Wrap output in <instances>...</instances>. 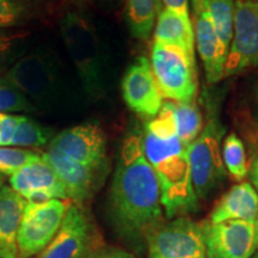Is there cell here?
<instances>
[{
    "mask_svg": "<svg viewBox=\"0 0 258 258\" xmlns=\"http://www.w3.org/2000/svg\"><path fill=\"white\" fill-rule=\"evenodd\" d=\"M192 8L205 10L212 19L219 38L226 49H230L233 38L234 8L233 0H191Z\"/></svg>",
    "mask_w": 258,
    "mask_h": 258,
    "instance_id": "cell-20",
    "label": "cell"
},
{
    "mask_svg": "<svg viewBox=\"0 0 258 258\" xmlns=\"http://www.w3.org/2000/svg\"><path fill=\"white\" fill-rule=\"evenodd\" d=\"M27 202L11 186L0 190V258H19L18 232Z\"/></svg>",
    "mask_w": 258,
    "mask_h": 258,
    "instance_id": "cell-18",
    "label": "cell"
},
{
    "mask_svg": "<svg viewBox=\"0 0 258 258\" xmlns=\"http://www.w3.org/2000/svg\"><path fill=\"white\" fill-rule=\"evenodd\" d=\"M258 218V192L249 182H240L222 195L214 206L209 222L219 224L227 220L256 222Z\"/></svg>",
    "mask_w": 258,
    "mask_h": 258,
    "instance_id": "cell-17",
    "label": "cell"
},
{
    "mask_svg": "<svg viewBox=\"0 0 258 258\" xmlns=\"http://www.w3.org/2000/svg\"><path fill=\"white\" fill-rule=\"evenodd\" d=\"M249 176L251 184L253 185V188L256 189V191L258 192V156L254 158L252 164H251L249 169Z\"/></svg>",
    "mask_w": 258,
    "mask_h": 258,
    "instance_id": "cell-32",
    "label": "cell"
},
{
    "mask_svg": "<svg viewBox=\"0 0 258 258\" xmlns=\"http://www.w3.org/2000/svg\"><path fill=\"white\" fill-rule=\"evenodd\" d=\"M192 10L195 44L201 56L206 79L209 84H215L225 77L228 50L219 38L207 12L199 8Z\"/></svg>",
    "mask_w": 258,
    "mask_h": 258,
    "instance_id": "cell-15",
    "label": "cell"
},
{
    "mask_svg": "<svg viewBox=\"0 0 258 258\" xmlns=\"http://www.w3.org/2000/svg\"><path fill=\"white\" fill-rule=\"evenodd\" d=\"M16 111H35V106L8 79L0 78V112Z\"/></svg>",
    "mask_w": 258,
    "mask_h": 258,
    "instance_id": "cell-26",
    "label": "cell"
},
{
    "mask_svg": "<svg viewBox=\"0 0 258 258\" xmlns=\"http://www.w3.org/2000/svg\"><path fill=\"white\" fill-rule=\"evenodd\" d=\"M156 0H128L127 22L131 34L135 38L146 41L156 24Z\"/></svg>",
    "mask_w": 258,
    "mask_h": 258,
    "instance_id": "cell-22",
    "label": "cell"
},
{
    "mask_svg": "<svg viewBox=\"0 0 258 258\" xmlns=\"http://www.w3.org/2000/svg\"><path fill=\"white\" fill-rule=\"evenodd\" d=\"M145 238L148 258H207L202 224L186 217L161 221Z\"/></svg>",
    "mask_w": 258,
    "mask_h": 258,
    "instance_id": "cell-5",
    "label": "cell"
},
{
    "mask_svg": "<svg viewBox=\"0 0 258 258\" xmlns=\"http://www.w3.org/2000/svg\"><path fill=\"white\" fill-rule=\"evenodd\" d=\"M172 112L177 134L186 146H190L202 131V115L195 102H167Z\"/></svg>",
    "mask_w": 258,
    "mask_h": 258,
    "instance_id": "cell-21",
    "label": "cell"
},
{
    "mask_svg": "<svg viewBox=\"0 0 258 258\" xmlns=\"http://www.w3.org/2000/svg\"><path fill=\"white\" fill-rule=\"evenodd\" d=\"M49 148L93 171L105 161V135L102 128L93 123L64 129L53 139Z\"/></svg>",
    "mask_w": 258,
    "mask_h": 258,
    "instance_id": "cell-12",
    "label": "cell"
},
{
    "mask_svg": "<svg viewBox=\"0 0 258 258\" xmlns=\"http://www.w3.org/2000/svg\"><path fill=\"white\" fill-rule=\"evenodd\" d=\"M42 158L49 164L59 177L69 199L80 205L90 198L95 183V171L51 148H48L47 152L42 154Z\"/></svg>",
    "mask_w": 258,
    "mask_h": 258,
    "instance_id": "cell-16",
    "label": "cell"
},
{
    "mask_svg": "<svg viewBox=\"0 0 258 258\" xmlns=\"http://www.w3.org/2000/svg\"><path fill=\"white\" fill-rule=\"evenodd\" d=\"M166 9L178 12L182 15H189L188 0H163Z\"/></svg>",
    "mask_w": 258,
    "mask_h": 258,
    "instance_id": "cell-30",
    "label": "cell"
},
{
    "mask_svg": "<svg viewBox=\"0 0 258 258\" xmlns=\"http://www.w3.org/2000/svg\"><path fill=\"white\" fill-rule=\"evenodd\" d=\"M151 66L163 97L171 102H195L198 95L195 57L178 47L154 43Z\"/></svg>",
    "mask_w": 258,
    "mask_h": 258,
    "instance_id": "cell-4",
    "label": "cell"
},
{
    "mask_svg": "<svg viewBox=\"0 0 258 258\" xmlns=\"http://www.w3.org/2000/svg\"><path fill=\"white\" fill-rule=\"evenodd\" d=\"M25 17L23 0H0V29L14 27Z\"/></svg>",
    "mask_w": 258,
    "mask_h": 258,
    "instance_id": "cell-27",
    "label": "cell"
},
{
    "mask_svg": "<svg viewBox=\"0 0 258 258\" xmlns=\"http://www.w3.org/2000/svg\"><path fill=\"white\" fill-rule=\"evenodd\" d=\"M251 258H258V253H254V254H253V256H252V257H251Z\"/></svg>",
    "mask_w": 258,
    "mask_h": 258,
    "instance_id": "cell-35",
    "label": "cell"
},
{
    "mask_svg": "<svg viewBox=\"0 0 258 258\" xmlns=\"http://www.w3.org/2000/svg\"><path fill=\"white\" fill-rule=\"evenodd\" d=\"M3 180H4V179H3V176H2V173H0V190H2L3 186H4V185H3Z\"/></svg>",
    "mask_w": 258,
    "mask_h": 258,
    "instance_id": "cell-33",
    "label": "cell"
},
{
    "mask_svg": "<svg viewBox=\"0 0 258 258\" xmlns=\"http://www.w3.org/2000/svg\"><path fill=\"white\" fill-rule=\"evenodd\" d=\"M222 160L226 172L232 179L241 182L249 175V166L246 161V153L243 141L238 135L232 133L224 139L222 144Z\"/></svg>",
    "mask_w": 258,
    "mask_h": 258,
    "instance_id": "cell-23",
    "label": "cell"
},
{
    "mask_svg": "<svg viewBox=\"0 0 258 258\" xmlns=\"http://www.w3.org/2000/svg\"><path fill=\"white\" fill-rule=\"evenodd\" d=\"M40 158L41 156L34 151L11 146L0 147V173L12 176L22 167Z\"/></svg>",
    "mask_w": 258,
    "mask_h": 258,
    "instance_id": "cell-25",
    "label": "cell"
},
{
    "mask_svg": "<svg viewBox=\"0 0 258 258\" xmlns=\"http://www.w3.org/2000/svg\"><path fill=\"white\" fill-rule=\"evenodd\" d=\"M10 184L15 191L31 203L69 199L59 177L42 156L14 173L10 178Z\"/></svg>",
    "mask_w": 258,
    "mask_h": 258,
    "instance_id": "cell-14",
    "label": "cell"
},
{
    "mask_svg": "<svg viewBox=\"0 0 258 258\" xmlns=\"http://www.w3.org/2000/svg\"><path fill=\"white\" fill-rule=\"evenodd\" d=\"M256 227H257V249H258V218L256 220Z\"/></svg>",
    "mask_w": 258,
    "mask_h": 258,
    "instance_id": "cell-34",
    "label": "cell"
},
{
    "mask_svg": "<svg viewBox=\"0 0 258 258\" xmlns=\"http://www.w3.org/2000/svg\"><path fill=\"white\" fill-rule=\"evenodd\" d=\"M207 258H251L257 250L256 222L227 220L202 224Z\"/></svg>",
    "mask_w": 258,
    "mask_h": 258,
    "instance_id": "cell-10",
    "label": "cell"
},
{
    "mask_svg": "<svg viewBox=\"0 0 258 258\" xmlns=\"http://www.w3.org/2000/svg\"><path fill=\"white\" fill-rule=\"evenodd\" d=\"M154 27V43L178 47L194 56L195 31L190 15H182L165 8L158 14Z\"/></svg>",
    "mask_w": 258,
    "mask_h": 258,
    "instance_id": "cell-19",
    "label": "cell"
},
{
    "mask_svg": "<svg viewBox=\"0 0 258 258\" xmlns=\"http://www.w3.org/2000/svg\"><path fill=\"white\" fill-rule=\"evenodd\" d=\"M122 96L129 109L141 118L152 120L160 112L164 97L147 57H138L125 71L122 79Z\"/></svg>",
    "mask_w": 258,
    "mask_h": 258,
    "instance_id": "cell-11",
    "label": "cell"
},
{
    "mask_svg": "<svg viewBox=\"0 0 258 258\" xmlns=\"http://www.w3.org/2000/svg\"><path fill=\"white\" fill-rule=\"evenodd\" d=\"M24 34H5L0 32V70L9 60L16 43L23 37Z\"/></svg>",
    "mask_w": 258,
    "mask_h": 258,
    "instance_id": "cell-29",
    "label": "cell"
},
{
    "mask_svg": "<svg viewBox=\"0 0 258 258\" xmlns=\"http://www.w3.org/2000/svg\"><path fill=\"white\" fill-rule=\"evenodd\" d=\"M109 212L118 235L138 241L161 222L160 186L144 152L143 134H128L121 146L109 195Z\"/></svg>",
    "mask_w": 258,
    "mask_h": 258,
    "instance_id": "cell-1",
    "label": "cell"
},
{
    "mask_svg": "<svg viewBox=\"0 0 258 258\" xmlns=\"http://www.w3.org/2000/svg\"><path fill=\"white\" fill-rule=\"evenodd\" d=\"M144 152L160 186L161 206L167 218L184 217L199 208L189 161V146L177 134L167 102L145 127Z\"/></svg>",
    "mask_w": 258,
    "mask_h": 258,
    "instance_id": "cell-2",
    "label": "cell"
},
{
    "mask_svg": "<svg viewBox=\"0 0 258 258\" xmlns=\"http://www.w3.org/2000/svg\"><path fill=\"white\" fill-rule=\"evenodd\" d=\"M258 66V0H238L225 77Z\"/></svg>",
    "mask_w": 258,
    "mask_h": 258,
    "instance_id": "cell-9",
    "label": "cell"
},
{
    "mask_svg": "<svg viewBox=\"0 0 258 258\" xmlns=\"http://www.w3.org/2000/svg\"><path fill=\"white\" fill-rule=\"evenodd\" d=\"M225 128L217 115H209L201 133L188 148L194 188L199 200L207 199L226 178L221 152Z\"/></svg>",
    "mask_w": 258,
    "mask_h": 258,
    "instance_id": "cell-3",
    "label": "cell"
},
{
    "mask_svg": "<svg viewBox=\"0 0 258 258\" xmlns=\"http://www.w3.org/2000/svg\"><path fill=\"white\" fill-rule=\"evenodd\" d=\"M18 91L47 103L60 88L61 78L55 61L49 54H30L21 57L4 77Z\"/></svg>",
    "mask_w": 258,
    "mask_h": 258,
    "instance_id": "cell-8",
    "label": "cell"
},
{
    "mask_svg": "<svg viewBox=\"0 0 258 258\" xmlns=\"http://www.w3.org/2000/svg\"><path fill=\"white\" fill-rule=\"evenodd\" d=\"M51 137V131L27 116L19 115L17 128L12 138L11 147H41L44 146Z\"/></svg>",
    "mask_w": 258,
    "mask_h": 258,
    "instance_id": "cell-24",
    "label": "cell"
},
{
    "mask_svg": "<svg viewBox=\"0 0 258 258\" xmlns=\"http://www.w3.org/2000/svg\"><path fill=\"white\" fill-rule=\"evenodd\" d=\"M70 205L64 200L27 202L18 232L19 258H35L54 239Z\"/></svg>",
    "mask_w": 258,
    "mask_h": 258,
    "instance_id": "cell-6",
    "label": "cell"
},
{
    "mask_svg": "<svg viewBox=\"0 0 258 258\" xmlns=\"http://www.w3.org/2000/svg\"><path fill=\"white\" fill-rule=\"evenodd\" d=\"M93 244L92 227L85 213L70 205L54 239L35 258H90Z\"/></svg>",
    "mask_w": 258,
    "mask_h": 258,
    "instance_id": "cell-13",
    "label": "cell"
},
{
    "mask_svg": "<svg viewBox=\"0 0 258 258\" xmlns=\"http://www.w3.org/2000/svg\"><path fill=\"white\" fill-rule=\"evenodd\" d=\"M60 30L84 88L95 95L99 86V61L91 27L83 16L70 12L61 21Z\"/></svg>",
    "mask_w": 258,
    "mask_h": 258,
    "instance_id": "cell-7",
    "label": "cell"
},
{
    "mask_svg": "<svg viewBox=\"0 0 258 258\" xmlns=\"http://www.w3.org/2000/svg\"><path fill=\"white\" fill-rule=\"evenodd\" d=\"M19 115L0 112V147L10 146L17 128Z\"/></svg>",
    "mask_w": 258,
    "mask_h": 258,
    "instance_id": "cell-28",
    "label": "cell"
},
{
    "mask_svg": "<svg viewBox=\"0 0 258 258\" xmlns=\"http://www.w3.org/2000/svg\"><path fill=\"white\" fill-rule=\"evenodd\" d=\"M92 258H134V256L131 252L124 250L108 249L99 251V252Z\"/></svg>",
    "mask_w": 258,
    "mask_h": 258,
    "instance_id": "cell-31",
    "label": "cell"
}]
</instances>
